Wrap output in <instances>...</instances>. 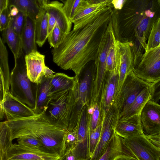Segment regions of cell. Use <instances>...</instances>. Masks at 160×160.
Segmentation results:
<instances>
[{
  "mask_svg": "<svg viewBox=\"0 0 160 160\" xmlns=\"http://www.w3.org/2000/svg\"><path fill=\"white\" fill-rule=\"evenodd\" d=\"M112 13L113 7L108 6L74 25L52 50L54 63L63 70H72L78 76L85 66L95 60Z\"/></svg>",
  "mask_w": 160,
  "mask_h": 160,
  "instance_id": "cell-1",
  "label": "cell"
},
{
  "mask_svg": "<svg viewBox=\"0 0 160 160\" xmlns=\"http://www.w3.org/2000/svg\"><path fill=\"white\" fill-rule=\"evenodd\" d=\"M160 18V0H123L120 8H113L111 21L115 38L131 42L133 48L142 52L153 25Z\"/></svg>",
  "mask_w": 160,
  "mask_h": 160,
  "instance_id": "cell-2",
  "label": "cell"
},
{
  "mask_svg": "<svg viewBox=\"0 0 160 160\" xmlns=\"http://www.w3.org/2000/svg\"><path fill=\"white\" fill-rule=\"evenodd\" d=\"M0 131L4 144L18 137L30 136L38 140L46 151L58 154L61 160L66 152L67 130L52 123L44 110L32 116L1 122Z\"/></svg>",
  "mask_w": 160,
  "mask_h": 160,
  "instance_id": "cell-3",
  "label": "cell"
},
{
  "mask_svg": "<svg viewBox=\"0 0 160 160\" xmlns=\"http://www.w3.org/2000/svg\"><path fill=\"white\" fill-rule=\"evenodd\" d=\"M25 55L22 49L18 58L14 59V66L10 73L9 91L33 109L35 105L36 84L31 82L27 75Z\"/></svg>",
  "mask_w": 160,
  "mask_h": 160,
  "instance_id": "cell-4",
  "label": "cell"
},
{
  "mask_svg": "<svg viewBox=\"0 0 160 160\" xmlns=\"http://www.w3.org/2000/svg\"><path fill=\"white\" fill-rule=\"evenodd\" d=\"M74 96V93L72 88L49 97L43 110L53 125L67 130L71 107V101Z\"/></svg>",
  "mask_w": 160,
  "mask_h": 160,
  "instance_id": "cell-5",
  "label": "cell"
},
{
  "mask_svg": "<svg viewBox=\"0 0 160 160\" xmlns=\"http://www.w3.org/2000/svg\"><path fill=\"white\" fill-rule=\"evenodd\" d=\"M115 38L111 19L103 35L94 62V68L91 93L98 96L100 93L106 70V60L108 50Z\"/></svg>",
  "mask_w": 160,
  "mask_h": 160,
  "instance_id": "cell-6",
  "label": "cell"
},
{
  "mask_svg": "<svg viewBox=\"0 0 160 160\" xmlns=\"http://www.w3.org/2000/svg\"><path fill=\"white\" fill-rule=\"evenodd\" d=\"M0 160H59V155L35 147L10 142L0 150Z\"/></svg>",
  "mask_w": 160,
  "mask_h": 160,
  "instance_id": "cell-7",
  "label": "cell"
},
{
  "mask_svg": "<svg viewBox=\"0 0 160 160\" xmlns=\"http://www.w3.org/2000/svg\"><path fill=\"white\" fill-rule=\"evenodd\" d=\"M133 71L138 77L151 84L160 78V46L145 52Z\"/></svg>",
  "mask_w": 160,
  "mask_h": 160,
  "instance_id": "cell-8",
  "label": "cell"
},
{
  "mask_svg": "<svg viewBox=\"0 0 160 160\" xmlns=\"http://www.w3.org/2000/svg\"><path fill=\"white\" fill-rule=\"evenodd\" d=\"M125 142L135 160H160V150L144 134L127 138Z\"/></svg>",
  "mask_w": 160,
  "mask_h": 160,
  "instance_id": "cell-9",
  "label": "cell"
},
{
  "mask_svg": "<svg viewBox=\"0 0 160 160\" xmlns=\"http://www.w3.org/2000/svg\"><path fill=\"white\" fill-rule=\"evenodd\" d=\"M37 113L32 108L22 102L8 92L0 100V120H6L28 117Z\"/></svg>",
  "mask_w": 160,
  "mask_h": 160,
  "instance_id": "cell-10",
  "label": "cell"
},
{
  "mask_svg": "<svg viewBox=\"0 0 160 160\" xmlns=\"http://www.w3.org/2000/svg\"><path fill=\"white\" fill-rule=\"evenodd\" d=\"M116 65L118 70V80L115 95H118L127 77L129 72L133 70L134 68L129 43L120 42L116 40Z\"/></svg>",
  "mask_w": 160,
  "mask_h": 160,
  "instance_id": "cell-11",
  "label": "cell"
},
{
  "mask_svg": "<svg viewBox=\"0 0 160 160\" xmlns=\"http://www.w3.org/2000/svg\"><path fill=\"white\" fill-rule=\"evenodd\" d=\"M142 130L147 136H151L160 132V104L149 100L140 113Z\"/></svg>",
  "mask_w": 160,
  "mask_h": 160,
  "instance_id": "cell-12",
  "label": "cell"
},
{
  "mask_svg": "<svg viewBox=\"0 0 160 160\" xmlns=\"http://www.w3.org/2000/svg\"><path fill=\"white\" fill-rule=\"evenodd\" d=\"M63 6V3L58 1H53L49 2L45 7L48 15V35L56 24L65 34L71 31L72 23L65 14Z\"/></svg>",
  "mask_w": 160,
  "mask_h": 160,
  "instance_id": "cell-13",
  "label": "cell"
},
{
  "mask_svg": "<svg viewBox=\"0 0 160 160\" xmlns=\"http://www.w3.org/2000/svg\"><path fill=\"white\" fill-rule=\"evenodd\" d=\"M45 58V56L37 50L32 51L25 55L27 75L33 83H39L44 76V71L46 66Z\"/></svg>",
  "mask_w": 160,
  "mask_h": 160,
  "instance_id": "cell-14",
  "label": "cell"
},
{
  "mask_svg": "<svg viewBox=\"0 0 160 160\" xmlns=\"http://www.w3.org/2000/svg\"><path fill=\"white\" fill-rule=\"evenodd\" d=\"M0 100L9 91L10 74L8 63V52L0 38Z\"/></svg>",
  "mask_w": 160,
  "mask_h": 160,
  "instance_id": "cell-15",
  "label": "cell"
},
{
  "mask_svg": "<svg viewBox=\"0 0 160 160\" xmlns=\"http://www.w3.org/2000/svg\"><path fill=\"white\" fill-rule=\"evenodd\" d=\"M21 38L22 49L26 55L37 50L35 39L34 21L26 16Z\"/></svg>",
  "mask_w": 160,
  "mask_h": 160,
  "instance_id": "cell-16",
  "label": "cell"
},
{
  "mask_svg": "<svg viewBox=\"0 0 160 160\" xmlns=\"http://www.w3.org/2000/svg\"><path fill=\"white\" fill-rule=\"evenodd\" d=\"M34 24L36 42L39 47H41L48 35V15L45 7H40Z\"/></svg>",
  "mask_w": 160,
  "mask_h": 160,
  "instance_id": "cell-17",
  "label": "cell"
},
{
  "mask_svg": "<svg viewBox=\"0 0 160 160\" xmlns=\"http://www.w3.org/2000/svg\"><path fill=\"white\" fill-rule=\"evenodd\" d=\"M53 75L44 76L41 81L36 84L35 105L33 110L36 113L42 112L47 104L49 97L50 84Z\"/></svg>",
  "mask_w": 160,
  "mask_h": 160,
  "instance_id": "cell-18",
  "label": "cell"
},
{
  "mask_svg": "<svg viewBox=\"0 0 160 160\" xmlns=\"http://www.w3.org/2000/svg\"><path fill=\"white\" fill-rule=\"evenodd\" d=\"M76 79V77H71L63 73H58L53 75L50 82L49 97L72 88Z\"/></svg>",
  "mask_w": 160,
  "mask_h": 160,
  "instance_id": "cell-19",
  "label": "cell"
},
{
  "mask_svg": "<svg viewBox=\"0 0 160 160\" xmlns=\"http://www.w3.org/2000/svg\"><path fill=\"white\" fill-rule=\"evenodd\" d=\"M12 20L8 27L1 32V38L3 42L8 45L13 54L15 59L18 58L22 50V44L21 37L12 28Z\"/></svg>",
  "mask_w": 160,
  "mask_h": 160,
  "instance_id": "cell-20",
  "label": "cell"
},
{
  "mask_svg": "<svg viewBox=\"0 0 160 160\" xmlns=\"http://www.w3.org/2000/svg\"><path fill=\"white\" fill-rule=\"evenodd\" d=\"M152 90L151 84L142 90L129 108L123 113L125 118L140 113L146 103L150 99Z\"/></svg>",
  "mask_w": 160,
  "mask_h": 160,
  "instance_id": "cell-21",
  "label": "cell"
},
{
  "mask_svg": "<svg viewBox=\"0 0 160 160\" xmlns=\"http://www.w3.org/2000/svg\"><path fill=\"white\" fill-rule=\"evenodd\" d=\"M16 7L19 11L35 20L40 7L37 0H9L8 6Z\"/></svg>",
  "mask_w": 160,
  "mask_h": 160,
  "instance_id": "cell-22",
  "label": "cell"
},
{
  "mask_svg": "<svg viewBox=\"0 0 160 160\" xmlns=\"http://www.w3.org/2000/svg\"><path fill=\"white\" fill-rule=\"evenodd\" d=\"M107 6L106 2L92 4L84 0L78 8L71 22L75 25L94 12Z\"/></svg>",
  "mask_w": 160,
  "mask_h": 160,
  "instance_id": "cell-23",
  "label": "cell"
},
{
  "mask_svg": "<svg viewBox=\"0 0 160 160\" xmlns=\"http://www.w3.org/2000/svg\"><path fill=\"white\" fill-rule=\"evenodd\" d=\"M126 119V120L120 124L118 128L127 138L144 134L140 123V113Z\"/></svg>",
  "mask_w": 160,
  "mask_h": 160,
  "instance_id": "cell-24",
  "label": "cell"
},
{
  "mask_svg": "<svg viewBox=\"0 0 160 160\" xmlns=\"http://www.w3.org/2000/svg\"><path fill=\"white\" fill-rule=\"evenodd\" d=\"M113 113H110L106 120L104 130L102 134L101 140L97 146L93 157V158H97L101 153L108 142L111 132V123Z\"/></svg>",
  "mask_w": 160,
  "mask_h": 160,
  "instance_id": "cell-25",
  "label": "cell"
},
{
  "mask_svg": "<svg viewBox=\"0 0 160 160\" xmlns=\"http://www.w3.org/2000/svg\"><path fill=\"white\" fill-rule=\"evenodd\" d=\"M148 40L145 52L160 46V18L153 25Z\"/></svg>",
  "mask_w": 160,
  "mask_h": 160,
  "instance_id": "cell-26",
  "label": "cell"
},
{
  "mask_svg": "<svg viewBox=\"0 0 160 160\" xmlns=\"http://www.w3.org/2000/svg\"><path fill=\"white\" fill-rule=\"evenodd\" d=\"M65 34L56 24L48 38V42L51 47L53 48L57 47L62 41Z\"/></svg>",
  "mask_w": 160,
  "mask_h": 160,
  "instance_id": "cell-27",
  "label": "cell"
},
{
  "mask_svg": "<svg viewBox=\"0 0 160 160\" xmlns=\"http://www.w3.org/2000/svg\"><path fill=\"white\" fill-rule=\"evenodd\" d=\"M116 39L114 38L107 52L106 64V70L109 72L113 70L116 62Z\"/></svg>",
  "mask_w": 160,
  "mask_h": 160,
  "instance_id": "cell-28",
  "label": "cell"
},
{
  "mask_svg": "<svg viewBox=\"0 0 160 160\" xmlns=\"http://www.w3.org/2000/svg\"><path fill=\"white\" fill-rule=\"evenodd\" d=\"M83 1L84 0H66L65 2L63 3V10L71 22L78 8Z\"/></svg>",
  "mask_w": 160,
  "mask_h": 160,
  "instance_id": "cell-29",
  "label": "cell"
},
{
  "mask_svg": "<svg viewBox=\"0 0 160 160\" xmlns=\"http://www.w3.org/2000/svg\"><path fill=\"white\" fill-rule=\"evenodd\" d=\"M26 15L20 12L16 16L12 17V25L15 32L21 37L24 27Z\"/></svg>",
  "mask_w": 160,
  "mask_h": 160,
  "instance_id": "cell-30",
  "label": "cell"
},
{
  "mask_svg": "<svg viewBox=\"0 0 160 160\" xmlns=\"http://www.w3.org/2000/svg\"><path fill=\"white\" fill-rule=\"evenodd\" d=\"M12 17L9 13L8 8L0 12V30L1 32L6 29L9 26Z\"/></svg>",
  "mask_w": 160,
  "mask_h": 160,
  "instance_id": "cell-31",
  "label": "cell"
},
{
  "mask_svg": "<svg viewBox=\"0 0 160 160\" xmlns=\"http://www.w3.org/2000/svg\"><path fill=\"white\" fill-rule=\"evenodd\" d=\"M86 118L85 113L84 111L82 113L78 132V138L79 141L82 142L84 140L86 133Z\"/></svg>",
  "mask_w": 160,
  "mask_h": 160,
  "instance_id": "cell-32",
  "label": "cell"
},
{
  "mask_svg": "<svg viewBox=\"0 0 160 160\" xmlns=\"http://www.w3.org/2000/svg\"><path fill=\"white\" fill-rule=\"evenodd\" d=\"M101 125L98 126L91 134L90 138V150L92 151L94 149L100 137Z\"/></svg>",
  "mask_w": 160,
  "mask_h": 160,
  "instance_id": "cell-33",
  "label": "cell"
},
{
  "mask_svg": "<svg viewBox=\"0 0 160 160\" xmlns=\"http://www.w3.org/2000/svg\"><path fill=\"white\" fill-rule=\"evenodd\" d=\"M99 111L98 106H96L94 108L93 113L92 114L91 120V128L92 130H94L97 127L99 117Z\"/></svg>",
  "mask_w": 160,
  "mask_h": 160,
  "instance_id": "cell-34",
  "label": "cell"
},
{
  "mask_svg": "<svg viewBox=\"0 0 160 160\" xmlns=\"http://www.w3.org/2000/svg\"><path fill=\"white\" fill-rule=\"evenodd\" d=\"M147 137L155 145H160V132L151 136H147Z\"/></svg>",
  "mask_w": 160,
  "mask_h": 160,
  "instance_id": "cell-35",
  "label": "cell"
},
{
  "mask_svg": "<svg viewBox=\"0 0 160 160\" xmlns=\"http://www.w3.org/2000/svg\"><path fill=\"white\" fill-rule=\"evenodd\" d=\"M8 8L9 9L10 14L12 17L16 16L19 12L18 8L14 6H8Z\"/></svg>",
  "mask_w": 160,
  "mask_h": 160,
  "instance_id": "cell-36",
  "label": "cell"
},
{
  "mask_svg": "<svg viewBox=\"0 0 160 160\" xmlns=\"http://www.w3.org/2000/svg\"><path fill=\"white\" fill-rule=\"evenodd\" d=\"M75 138L74 136L71 133H68L67 131L66 139V143H69L70 142H72L75 141Z\"/></svg>",
  "mask_w": 160,
  "mask_h": 160,
  "instance_id": "cell-37",
  "label": "cell"
},
{
  "mask_svg": "<svg viewBox=\"0 0 160 160\" xmlns=\"http://www.w3.org/2000/svg\"><path fill=\"white\" fill-rule=\"evenodd\" d=\"M9 0H0V12L8 7Z\"/></svg>",
  "mask_w": 160,
  "mask_h": 160,
  "instance_id": "cell-38",
  "label": "cell"
},
{
  "mask_svg": "<svg viewBox=\"0 0 160 160\" xmlns=\"http://www.w3.org/2000/svg\"><path fill=\"white\" fill-rule=\"evenodd\" d=\"M44 75L45 76H50L53 75L55 72L46 66L44 69Z\"/></svg>",
  "mask_w": 160,
  "mask_h": 160,
  "instance_id": "cell-39",
  "label": "cell"
},
{
  "mask_svg": "<svg viewBox=\"0 0 160 160\" xmlns=\"http://www.w3.org/2000/svg\"><path fill=\"white\" fill-rule=\"evenodd\" d=\"M110 152V149L109 148H108L103 155L99 159V160H108L109 157Z\"/></svg>",
  "mask_w": 160,
  "mask_h": 160,
  "instance_id": "cell-40",
  "label": "cell"
},
{
  "mask_svg": "<svg viewBox=\"0 0 160 160\" xmlns=\"http://www.w3.org/2000/svg\"><path fill=\"white\" fill-rule=\"evenodd\" d=\"M40 7H45L49 2V0H37Z\"/></svg>",
  "mask_w": 160,
  "mask_h": 160,
  "instance_id": "cell-41",
  "label": "cell"
},
{
  "mask_svg": "<svg viewBox=\"0 0 160 160\" xmlns=\"http://www.w3.org/2000/svg\"><path fill=\"white\" fill-rule=\"evenodd\" d=\"M108 0H90L88 2L90 4H97L102 3L107 1Z\"/></svg>",
  "mask_w": 160,
  "mask_h": 160,
  "instance_id": "cell-42",
  "label": "cell"
},
{
  "mask_svg": "<svg viewBox=\"0 0 160 160\" xmlns=\"http://www.w3.org/2000/svg\"><path fill=\"white\" fill-rule=\"evenodd\" d=\"M118 0H108L107 2L108 5H110L112 4H113L114 2H116Z\"/></svg>",
  "mask_w": 160,
  "mask_h": 160,
  "instance_id": "cell-43",
  "label": "cell"
},
{
  "mask_svg": "<svg viewBox=\"0 0 160 160\" xmlns=\"http://www.w3.org/2000/svg\"><path fill=\"white\" fill-rule=\"evenodd\" d=\"M94 108H91L88 110V112L90 114H92L94 111Z\"/></svg>",
  "mask_w": 160,
  "mask_h": 160,
  "instance_id": "cell-44",
  "label": "cell"
},
{
  "mask_svg": "<svg viewBox=\"0 0 160 160\" xmlns=\"http://www.w3.org/2000/svg\"><path fill=\"white\" fill-rule=\"evenodd\" d=\"M59 1H61L62 2H63V3H64L66 0H59Z\"/></svg>",
  "mask_w": 160,
  "mask_h": 160,
  "instance_id": "cell-45",
  "label": "cell"
},
{
  "mask_svg": "<svg viewBox=\"0 0 160 160\" xmlns=\"http://www.w3.org/2000/svg\"><path fill=\"white\" fill-rule=\"evenodd\" d=\"M156 146H157L159 149L160 150V145H155Z\"/></svg>",
  "mask_w": 160,
  "mask_h": 160,
  "instance_id": "cell-46",
  "label": "cell"
},
{
  "mask_svg": "<svg viewBox=\"0 0 160 160\" xmlns=\"http://www.w3.org/2000/svg\"><path fill=\"white\" fill-rule=\"evenodd\" d=\"M84 1H87V2H88V1H89L90 0H84Z\"/></svg>",
  "mask_w": 160,
  "mask_h": 160,
  "instance_id": "cell-47",
  "label": "cell"
},
{
  "mask_svg": "<svg viewBox=\"0 0 160 160\" xmlns=\"http://www.w3.org/2000/svg\"></svg>",
  "mask_w": 160,
  "mask_h": 160,
  "instance_id": "cell-48",
  "label": "cell"
}]
</instances>
